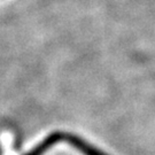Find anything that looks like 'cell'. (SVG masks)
Instances as JSON below:
<instances>
[{"label":"cell","mask_w":155,"mask_h":155,"mask_svg":"<svg viewBox=\"0 0 155 155\" xmlns=\"http://www.w3.org/2000/svg\"><path fill=\"white\" fill-rule=\"evenodd\" d=\"M64 140L68 144H70L77 150H79L83 155H107L106 153L101 152L97 147L92 146L87 141H85L79 136L72 134V133H64Z\"/></svg>","instance_id":"6da1fadb"},{"label":"cell","mask_w":155,"mask_h":155,"mask_svg":"<svg viewBox=\"0 0 155 155\" xmlns=\"http://www.w3.org/2000/svg\"><path fill=\"white\" fill-rule=\"evenodd\" d=\"M61 140H64V132H60V131L52 132L40 144L37 145L33 150L28 152L25 155H44L52 146H54L56 143H59Z\"/></svg>","instance_id":"7a4b0ae2"}]
</instances>
